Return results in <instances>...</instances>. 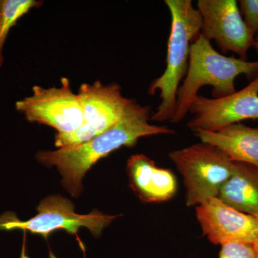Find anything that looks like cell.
<instances>
[{"instance_id":"cell-17","label":"cell","mask_w":258,"mask_h":258,"mask_svg":"<svg viewBox=\"0 0 258 258\" xmlns=\"http://www.w3.org/2000/svg\"><path fill=\"white\" fill-rule=\"evenodd\" d=\"M254 47L258 53V33L255 36V40H254Z\"/></svg>"},{"instance_id":"cell-7","label":"cell","mask_w":258,"mask_h":258,"mask_svg":"<svg viewBox=\"0 0 258 258\" xmlns=\"http://www.w3.org/2000/svg\"><path fill=\"white\" fill-rule=\"evenodd\" d=\"M60 88L34 86L32 96L16 102L17 111L30 123L52 127L57 134L74 133L83 124L82 103L67 78H62Z\"/></svg>"},{"instance_id":"cell-6","label":"cell","mask_w":258,"mask_h":258,"mask_svg":"<svg viewBox=\"0 0 258 258\" xmlns=\"http://www.w3.org/2000/svg\"><path fill=\"white\" fill-rule=\"evenodd\" d=\"M78 95L82 103L83 124L74 133L56 134L55 144L59 149L84 143L104 133L140 106L123 96L121 87L116 83H83Z\"/></svg>"},{"instance_id":"cell-15","label":"cell","mask_w":258,"mask_h":258,"mask_svg":"<svg viewBox=\"0 0 258 258\" xmlns=\"http://www.w3.org/2000/svg\"><path fill=\"white\" fill-rule=\"evenodd\" d=\"M218 258H257L253 244L230 242L222 244Z\"/></svg>"},{"instance_id":"cell-11","label":"cell","mask_w":258,"mask_h":258,"mask_svg":"<svg viewBox=\"0 0 258 258\" xmlns=\"http://www.w3.org/2000/svg\"><path fill=\"white\" fill-rule=\"evenodd\" d=\"M131 189L144 203H163L174 198L177 181L170 169L158 167L144 154H134L127 161Z\"/></svg>"},{"instance_id":"cell-5","label":"cell","mask_w":258,"mask_h":258,"mask_svg":"<svg viewBox=\"0 0 258 258\" xmlns=\"http://www.w3.org/2000/svg\"><path fill=\"white\" fill-rule=\"evenodd\" d=\"M35 217L26 220H19L13 212H5L0 215V231L22 230L45 238L56 230H63L78 237L81 227L87 228L93 237L98 238L103 231L120 215H110L98 210L88 214L76 213L74 203L60 195H52L43 199L37 208ZM81 247H83L79 240Z\"/></svg>"},{"instance_id":"cell-8","label":"cell","mask_w":258,"mask_h":258,"mask_svg":"<svg viewBox=\"0 0 258 258\" xmlns=\"http://www.w3.org/2000/svg\"><path fill=\"white\" fill-rule=\"evenodd\" d=\"M202 17L200 34L209 41L215 40L223 53L232 52L247 60L249 48L254 47L255 35L241 15L236 0H198Z\"/></svg>"},{"instance_id":"cell-10","label":"cell","mask_w":258,"mask_h":258,"mask_svg":"<svg viewBox=\"0 0 258 258\" xmlns=\"http://www.w3.org/2000/svg\"><path fill=\"white\" fill-rule=\"evenodd\" d=\"M204 235L215 245L230 242L253 244L258 238V217L238 211L214 198L196 206Z\"/></svg>"},{"instance_id":"cell-18","label":"cell","mask_w":258,"mask_h":258,"mask_svg":"<svg viewBox=\"0 0 258 258\" xmlns=\"http://www.w3.org/2000/svg\"><path fill=\"white\" fill-rule=\"evenodd\" d=\"M253 247L254 248V250H255L257 258H258V238L257 240L255 241V242H254V243L253 244Z\"/></svg>"},{"instance_id":"cell-14","label":"cell","mask_w":258,"mask_h":258,"mask_svg":"<svg viewBox=\"0 0 258 258\" xmlns=\"http://www.w3.org/2000/svg\"><path fill=\"white\" fill-rule=\"evenodd\" d=\"M42 5V2L35 0H0V67L4 61L3 49L10 30L16 25L19 19Z\"/></svg>"},{"instance_id":"cell-3","label":"cell","mask_w":258,"mask_h":258,"mask_svg":"<svg viewBox=\"0 0 258 258\" xmlns=\"http://www.w3.org/2000/svg\"><path fill=\"white\" fill-rule=\"evenodd\" d=\"M165 4L171 18L166 69L148 90L150 96L159 91L161 100L150 118L155 122L170 121L175 113L178 89L187 73L191 46L200 35L202 27L201 15L191 0H166Z\"/></svg>"},{"instance_id":"cell-2","label":"cell","mask_w":258,"mask_h":258,"mask_svg":"<svg viewBox=\"0 0 258 258\" xmlns=\"http://www.w3.org/2000/svg\"><path fill=\"white\" fill-rule=\"evenodd\" d=\"M249 79L258 76V60L226 57L217 52L200 34L190 50L189 68L176 94V111L171 123H179L189 113L191 103L204 86L212 87L213 98L235 93V79L240 75Z\"/></svg>"},{"instance_id":"cell-1","label":"cell","mask_w":258,"mask_h":258,"mask_svg":"<svg viewBox=\"0 0 258 258\" xmlns=\"http://www.w3.org/2000/svg\"><path fill=\"white\" fill-rule=\"evenodd\" d=\"M151 113L150 106L140 105L104 133L78 145L41 151L37 154V159L43 165L57 167L64 189L71 196L78 198L83 191V177L100 159L120 148L133 147L142 137L175 134L164 125L149 123Z\"/></svg>"},{"instance_id":"cell-12","label":"cell","mask_w":258,"mask_h":258,"mask_svg":"<svg viewBox=\"0 0 258 258\" xmlns=\"http://www.w3.org/2000/svg\"><path fill=\"white\" fill-rule=\"evenodd\" d=\"M201 142L218 148L231 160L258 169V128L235 123L216 132H195Z\"/></svg>"},{"instance_id":"cell-9","label":"cell","mask_w":258,"mask_h":258,"mask_svg":"<svg viewBox=\"0 0 258 258\" xmlns=\"http://www.w3.org/2000/svg\"><path fill=\"white\" fill-rule=\"evenodd\" d=\"M188 128L194 132H216L242 120H258V76L240 91L220 98L198 96L189 111Z\"/></svg>"},{"instance_id":"cell-16","label":"cell","mask_w":258,"mask_h":258,"mask_svg":"<svg viewBox=\"0 0 258 258\" xmlns=\"http://www.w3.org/2000/svg\"><path fill=\"white\" fill-rule=\"evenodd\" d=\"M239 5L244 23L256 36L258 33V0H240Z\"/></svg>"},{"instance_id":"cell-4","label":"cell","mask_w":258,"mask_h":258,"mask_svg":"<svg viewBox=\"0 0 258 258\" xmlns=\"http://www.w3.org/2000/svg\"><path fill=\"white\" fill-rule=\"evenodd\" d=\"M169 157L184 179L188 207L217 198L237 166L218 148L204 142L172 151Z\"/></svg>"},{"instance_id":"cell-13","label":"cell","mask_w":258,"mask_h":258,"mask_svg":"<svg viewBox=\"0 0 258 258\" xmlns=\"http://www.w3.org/2000/svg\"><path fill=\"white\" fill-rule=\"evenodd\" d=\"M217 198L238 211L258 217V169L237 162Z\"/></svg>"}]
</instances>
